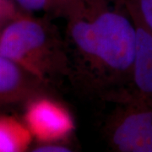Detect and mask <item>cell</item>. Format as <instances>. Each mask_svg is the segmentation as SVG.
<instances>
[{
    "label": "cell",
    "mask_w": 152,
    "mask_h": 152,
    "mask_svg": "<svg viewBox=\"0 0 152 152\" xmlns=\"http://www.w3.org/2000/svg\"><path fill=\"white\" fill-rule=\"evenodd\" d=\"M65 17L69 78L108 101L129 97L136 30L124 3L110 7L100 1L77 0Z\"/></svg>",
    "instance_id": "1"
},
{
    "label": "cell",
    "mask_w": 152,
    "mask_h": 152,
    "mask_svg": "<svg viewBox=\"0 0 152 152\" xmlns=\"http://www.w3.org/2000/svg\"><path fill=\"white\" fill-rule=\"evenodd\" d=\"M0 55L51 88L69 75L64 40L47 20L18 13L0 31Z\"/></svg>",
    "instance_id": "2"
},
{
    "label": "cell",
    "mask_w": 152,
    "mask_h": 152,
    "mask_svg": "<svg viewBox=\"0 0 152 152\" xmlns=\"http://www.w3.org/2000/svg\"><path fill=\"white\" fill-rule=\"evenodd\" d=\"M107 123V141L119 152H152V106L132 98L117 102Z\"/></svg>",
    "instance_id": "3"
},
{
    "label": "cell",
    "mask_w": 152,
    "mask_h": 152,
    "mask_svg": "<svg viewBox=\"0 0 152 152\" xmlns=\"http://www.w3.org/2000/svg\"><path fill=\"white\" fill-rule=\"evenodd\" d=\"M24 122L38 143H64L75 129L70 111L50 93L26 102Z\"/></svg>",
    "instance_id": "4"
},
{
    "label": "cell",
    "mask_w": 152,
    "mask_h": 152,
    "mask_svg": "<svg viewBox=\"0 0 152 152\" xmlns=\"http://www.w3.org/2000/svg\"><path fill=\"white\" fill-rule=\"evenodd\" d=\"M126 7L134 20L136 30L132 81L128 98L152 106V32L129 7Z\"/></svg>",
    "instance_id": "5"
},
{
    "label": "cell",
    "mask_w": 152,
    "mask_h": 152,
    "mask_svg": "<svg viewBox=\"0 0 152 152\" xmlns=\"http://www.w3.org/2000/svg\"><path fill=\"white\" fill-rule=\"evenodd\" d=\"M49 87L37 77L0 55V106L26 102L42 94H51Z\"/></svg>",
    "instance_id": "6"
},
{
    "label": "cell",
    "mask_w": 152,
    "mask_h": 152,
    "mask_svg": "<svg viewBox=\"0 0 152 152\" xmlns=\"http://www.w3.org/2000/svg\"><path fill=\"white\" fill-rule=\"evenodd\" d=\"M33 136L25 122L13 116H0V152L27 151Z\"/></svg>",
    "instance_id": "7"
},
{
    "label": "cell",
    "mask_w": 152,
    "mask_h": 152,
    "mask_svg": "<svg viewBox=\"0 0 152 152\" xmlns=\"http://www.w3.org/2000/svg\"><path fill=\"white\" fill-rule=\"evenodd\" d=\"M124 4L140 17L152 32V0H126Z\"/></svg>",
    "instance_id": "8"
},
{
    "label": "cell",
    "mask_w": 152,
    "mask_h": 152,
    "mask_svg": "<svg viewBox=\"0 0 152 152\" xmlns=\"http://www.w3.org/2000/svg\"><path fill=\"white\" fill-rule=\"evenodd\" d=\"M17 14L18 12L10 0H0V25L5 26Z\"/></svg>",
    "instance_id": "9"
},
{
    "label": "cell",
    "mask_w": 152,
    "mask_h": 152,
    "mask_svg": "<svg viewBox=\"0 0 152 152\" xmlns=\"http://www.w3.org/2000/svg\"><path fill=\"white\" fill-rule=\"evenodd\" d=\"M77 0H49L48 10H50L53 15H62L67 13L71 6Z\"/></svg>",
    "instance_id": "10"
},
{
    "label": "cell",
    "mask_w": 152,
    "mask_h": 152,
    "mask_svg": "<svg viewBox=\"0 0 152 152\" xmlns=\"http://www.w3.org/2000/svg\"><path fill=\"white\" fill-rule=\"evenodd\" d=\"M36 152H69L70 148L61 142H50V143H38L37 146L33 148Z\"/></svg>",
    "instance_id": "11"
}]
</instances>
